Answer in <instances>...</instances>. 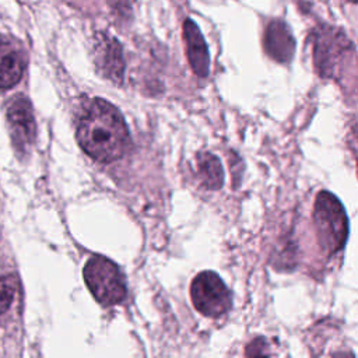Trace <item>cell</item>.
Wrapping results in <instances>:
<instances>
[{"instance_id": "10", "label": "cell", "mask_w": 358, "mask_h": 358, "mask_svg": "<svg viewBox=\"0 0 358 358\" xmlns=\"http://www.w3.org/2000/svg\"><path fill=\"white\" fill-rule=\"evenodd\" d=\"M183 39H185L186 56L192 70L199 77H206L210 70L208 49L199 27L190 18H187L183 24Z\"/></svg>"}, {"instance_id": "2", "label": "cell", "mask_w": 358, "mask_h": 358, "mask_svg": "<svg viewBox=\"0 0 358 358\" xmlns=\"http://www.w3.org/2000/svg\"><path fill=\"white\" fill-rule=\"evenodd\" d=\"M313 221L317 241L327 253L340 250L348 235V220L340 200L327 190H322L315 200Z\"/></svg>"}, {"instance_id": "12", "label": "cell", "mask_w": 358, "mask_h": 358, "mask_svg": "<svg viewBox=\"0 0 358 358\" xmlns=\"http://www.w3.org/2000/svg\"><path fill=\"white\" fill-rule=\"evenodd\" d=\"M18 285V277L14 274L0 277V316L6 315L14 303Z\"/></svg>"}, {"instance_id": "9", "label": "cell", "mask_w": 358, "mask_h": 358, "mask_svg": "<svg viewBox=\"0 0 358 358\" xmlns=\"http://www.w3.org/2000/svg\"><path fill=\"white\" fill-rule=\"evenodd\" d=\"M266 53L278 63H288L295 52V39L289 27L281 20H273L264 31Z\"/></svg>"}, {"instance_id": "4", "label": "cell", "mask_w": 358, "mask_h": 358, "mask_svg": "<svg viewBox=\"0 0 358 358\" xmlns=\"http://www.w3.org/2000/svg\"><path fill=\"white\" fill-rule=\"evenodd\" d=\"M190 296L194 308L208 317L222 316L232 305L229 289L214 271H201L193 278Z\"/></svg>"}, {"instance_id": "6", "label": "cell", "mask_w": 358, "mask_h": 358, "mask_svg": "<svg viewBox=\"0 0 358 358\" xmlns=\"http://www.w3.org/2000/svg\"><path fill=\"white\" fill-rule=\"evenodd\" d=\"M6 115L14 147L20 154H25L34 144L36 134V124L29 99L21 94L13 96L7 103Z\"/></svg>"}, {"instance_id": "14", "label": "cell", "mask_w": 358, "mask_h": 358, "mask_svg": "<svg viewBox=\"0 0 358 358\" xmlns=\"http://www.w3.org/2000/svg\"><path fill=\"white\" fill-rule=\"evenodd\" d=\"M348 1H351V3H354V4L357 3V0H348Z\"/></svg>"}, {"instance_id": "1", "label": "cell", "mask_w": 358, "mask_h": 358, "mask_svg": "<svg viewBox=\"0 0 358 358\" xmlns=\"http://www.w3.org/2000/svg\"><path fill=\"white\" fill-rule=\"evenodd\" d=\"M129 129L116 106L105 99H92L77 124V141L92 159L108 164L120 158L129 145Z\"/></svg>"}, {"instance_id": "5", "label": "cell", "mask_w": 358, "mask_h": 358, "mask_svg": "<svg viewBox=\"0 0 358 358\" xmlns=\"http://www.w3.org/2000/svg\"><path fill=\"white\" fill-rule=\"evenodd\" d=\"M351 50V42L343 31L322 25L315 32L313 41V60L316 70L322 77H334L340 63L348 56Z\"/></svg>"}, {"instance_id": "7", "label": "cell", "mask_w": 358, "mask_h": 358, "mask_svg": "<svg viewBox=\"0 0 358 358\" xmlns=\"http://www.w3.org/2000/svg\"><path fill=\"white\" fill-rule=\"evenodd\" d=\"M94 60L95 66L102 77L106 80L120 84L124 73V60L120 43L105 34H98L94 45Z\"/></svg>"}, {"instance_id": "8", "label": "cell", "mask_w": 358, "mask_h": 358, "mask_svg": "<svg viewBox=\"0 0 358 358\" xmlns=\"http://www.w3.org/2000/svg\"><path fill=\"white\" fill-rule=\"evenodd\" d=\"M27 56L21 43L7 35H0V88L14 87L22 77Z\"/></svg>"}, {"instance_id": "3", "label": "cell", "mask_w": 358, "mask_h": 358, "mask_svg": "<svg viewBox=\"0 0 358 358\" xmlns=\"http://www.w3.org/2000/svg\"><path fill=\"white\" fill-rule=\"evenodd\" d=\"M84 281L92 296L103 306H113L124 301L127 287L124 275L115 262L105 256L90 257L83 270Z\"/></svg>"}, {"instance_id": "13", "label": "cell", "mask_w": 358, "mask_h": 358, "mask_svg": "<svg viewBox=\"0 0 358 358\" xmlns=\"http://www.w3.org/2000/svg\"><path fill=\"white\" fill-rule=\"evenodd\" d=\"M110 8H113V11L119 13L120 15H126L130 13V6L127 0H108Z\"/></svg>"}, {"instance_id": "11", "label": "cell", "mask_w": 358, "mask_h": 358, "mask_svg": "<svg viewBox=\"0 0 358 358\" xmlns=\"http://www.w3.org/2000/svg\"><path fill=\"white\" fill-rule=\"evenodd\" d=\"M197 175L201 185L207 189L218 190L222 186V165L220 159L211 152H200L197 155Z\"/></svg>"}]
</instances>
